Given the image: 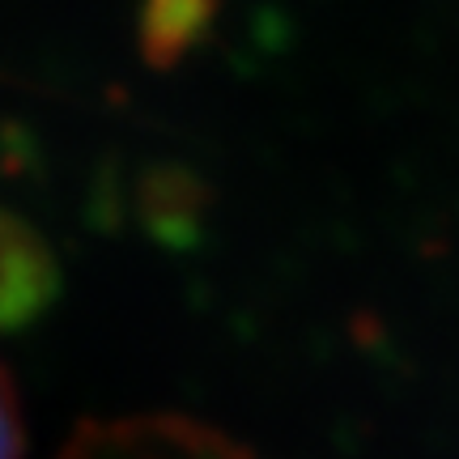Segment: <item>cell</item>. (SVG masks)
I'll list each match as a JSON object with an SVG mask.
<instances>
[{
	"label": "cell",
	"mask_w": 459,
	"mask_h": 459,
	"mask_svg": "<svg viewBox=\"0 0 459 459\" xmlns=\"http://www.w3.org/2000/svg\"><path fill=\"white\" fill-rule=\"evenodd\" d=\"M26 455V429H22V409H17V392L9 375L0 370V459H22Z\"/></svg>",
	"instance_id": "3"
},
{
	"label": "cell",
	"mask_w": 459,
	"mask_h": 459,
	"mask_svg": "<svg viewBox=\"0 0 459 459\" xmlns=\"http://www.w3.org/2000/svg\"><path fill=\"white\" fill-rule=\"evenodd\" d=\"M56 298V260L22 217L0 209V332L34 324Z\"/></svg>",
	"instance_id": "2"
},
{
	"label": "cell",
	"mask_w": 459,
	"mask_h": 459,
	"mask_svg": "<svg viewBox=\"0 0 459 459\" xmlns=\"http://www.w3.org/2000/svg\"><path fill=\"white\" fill-rule=\"evenodd\" d=\"M60 459H255L226 434L175 417L94 421L77 429Z\"/></svg>",
	"instance_id": "1"
}]
</instances>
